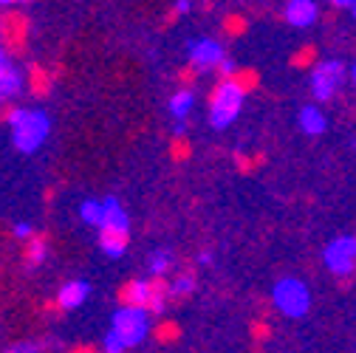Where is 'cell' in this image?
I'll return each instance as SVG.
<instances>
[{
	"mask_svg": "<svg viewBox=\"0 0 356 353\" xmlns=\"http://www.w3.org/2000/svg\"><path fill=\"white\" fill-rule=\"evenodd\" d=\"M246 94H249V85L241 76L220 79L215 85V91L209 97V124H212V130H227L241 116Z\"/></svg>",
	"mask_w": 356,
	"mask_h": 353,
	"instance_id": "7a4b0ae2",
	"label": "cell"
},
{
	"mask_svg": "<svg viewBox=\"0 0 356 353\" xmlns=\"http://www.w3.org/2000/svg\"><path fill=\"white\" fill-rule=\"evenodd\" d=\"M167 291H170V299H184L195 291V277L193 274H178L175 280L167 283Z\"/></svg>",
	"mask_w": 356,
	"mask_h": 353,
	"instance_id": "d6986e66",
	"label": "cell"
},
{
	"mask_svg": "<svg viewBox=\"0 0 356 353\" xmlns=\"http://www.w3.org/2000/svg\"><path fill=\"white\" fill-rule=\"evenodd\" d=\"M272 305L289 320H300L311 311V288L297 277H280L272 288Z\"/></svg>",
	"mask_w": 356,
	"mask_h": 353,
	"instance_id": "3957f363",
	"label": "cell"
},
{
	"mask_svg": "<svg viewBox=\"0 0 356 353\" xmlns=\"http://www.w3.org/2000/svg\"><path fill=\"white\" fill-rule=\"evenodd\" d=\"M9 130H12V142L20 153L31 156L46 145L51 133V116L42 108H12L6 113Z\"/></svg>",
	"mask_w": 356,
	"mask_h": 353,
	"instance_id": "6da1fadb",
	"label": "cell"
},
{
	"mask_svg": "<svg viewBox=\"0 0 356 353\" xmlns=\"http://www.w3.org/2000/svg\"><path fill=\"white\" fill-rule=\"evenodd\" d=\"M190 9H193V3H190V0H178V3L172 6V12H175V15H187Z\"/></svg>",
	"mask_w": 356,
	"mask_h": 353,
	"instance_id": "cb8c5ba5",
	"label": "cell"
},
{
	"mask_svg": "<svg viewBox=\"0 0 356 353\" xmlns=\"http://www.w3.org/2000/svg\"><path fill=\"white\" fill-rule=\"evenodd\" d=\"M42 347L37 345V342H20V345H15L9 353H40Z\"/></svg>",
	"mask_w": 356,
	"mask_h": 353,
	"instance_id": "7402d4cb",
	"label": "cell"
},
{
	"mask_svg": "<svg viewBox=\"0 0 356 353\" xmlns=\"http://www.w3.org/2000/svg\"><path fill=\"white\" fill-rule=\"evenodd\" d=\"M283 17L294 28H311L320 17V6L314 0H289L283 6Z\"/></svg>",
	"mask_w": 356,
	"mask_h": 353,
	"instance_id": "9c48e42d",
	"label": "cell"
},
{
	"mask_svg": "<svg viewBox=\"0 0 356 353\" xmlns=\"http://www.w3.org/2000/svg\"><path fill=\"white\" fill-rule=\"evenodd\" d=\"M23 91V71L12 63L9 51L0 46V102H9Z\"/></svg>",
	"mask_w": 356,
	"mask_h": 353,
	"instance_id": "ba28073f",
	"label": "cell"
},
{
	"mask_svg": "<svg viewBox=\"0 0 356 353\" xmlns=\"http://www.w3.org/2000/svg\"><path fill=\"white\" fill-rule=\"evenodd\" d=\"M198 263L201 266H209V263H215V254L212 252H198Z\"/></svg>",
	"mask_w": 356,
	"mask_h": 353,
	"instance_id": "d4e9b609",
	"label": "cell"
},
{
	"mask_svg": "<svg viewBox=\"0 0 356 353\" xmlns=\"http://www.w3.org/2000/svg\"><path fill=\"white\" fill-rule=\"evenodd\" d=\"M79 217L85 220L88 227L102 229V224H105V206H102V201L99 198H85L79 204Z\"/></svg>",
	"mask_w": 356,
	"mask_h": 353,
	"instance_id": "e0dca14e",
	"label": "cell"
},
{
	"mask_svg": "<svg viewBox=\"0 0 356 353\" xmlns=\"http://www.w3.org/2000/svg\"><path fill=\"white\" fill-rule=\"evenodd\" d=\"M187 57L198 74H207V71H215V68L224 65L227 49H224V42L215 40V37H193L187 42Z\"/></svg>",
	"mask_w": 356,
	"mask_h": 353,
	"instance_id": "52a82bcc",
	"label": "cell"
},
{
	"mask_svg": "<svg viewBox=\"0 0 356 353\" xmlns=\"http://www.w3.org/2000/svg\"><path fill=\"white\" fill-rule=\"evenodd\" d=\"M172 133H175V139H181V136L187 133V122H178V124H175V130H172Z\"/></svg>",
	"mask_w": 356,
	"mask_h": 353,
	"instance_id": "484cf974",
	"label": "cell"
},
{
	"mask_svg": "<svg viewBox=\"0 0 356 353\" xmlns=\"http://www.w3.org/2000/svg\"><path fill=\"white\" fill-rule=\"evenodd\" d=\"M15 238L29 243V240L34 238V227L29 224V220H17V224H15Z\"/></svg>",
	"mask_w": 356,
	"mask_h": 353,
	"instance_id": "44dd1931",
	"label": "cell"
},
{
	"mask_svg": "<svg viewBox=\"0 0 356 353\" xmlns=\"http://www.w3.org/2000/svg\"><path fill=\"white\" fill-rule=\"evenodd\" d=\"M127 235H122V232H99V249H102V254H108V257H122L124 252H127Z\"/></svg>",
	"mask_w": 356,
	"mask_h": 353,
	"instance_id": "2e32d148",
	"label": "cell"
},
{
	"mask_svg": "<svg viewBox=\"0 0 356 353\" xmlns=\"http://www.w3.org/2000/svg\"><path fill=\"white\" fill-rule=\"evenodd\" d=\"M111 331L127 345V347H136L147 339L150 334V314L145 308H133V305H122L119 311H113L111 317Z\"/></svg>",
	"mask_w": 356,
	"mask_h": 353,
	"instance_id": "5b68a950",
	"label": "cell"
},
{
	"mask_svg": "<svg viewBox=\"0 0 356 353\" xmlns=\"http://www.w3.org/2000/svg\"><path fill=\"white\" fill-rule=\"evenodd\" d=\"M46 257H49V240L42 238V235H34V238L26 243V254H23V260L29 263V269H37Z\"/></svg>",
	"mask_w": 356,
	"mask_h": 353,
	"instance_id": "ac0fdd59",
	"label": "cell"
},
{
	"mask_svg": "<svg viewBox=\"0 0 356 353\" xmlns=\"http://www.w3.org/2000/svg\"><path fill=\"white\" fill-rule=\"evenodd\" d=\"M150 294H153V280L145 277H133L124 283L122 288V305H133V308H145L150 305Z\"/></svg>",
	"mask_w": 356,
	"mask_h": 353,
	"instance_id": "4fadbf2b",
	"label": "cell"
},
{
	"mask_svg": "<svg viewBox=\"0 0 356 353\" xmlns=\"http://www.w3.org/2000/svg\"><path fill=\"white\" fill-rule=\"evenodd\" d=\"M323 266L339 277L348 280L356 274V235H337L323 249Z\"/></svg>",
	"mask_w": 356,
	"mask_h": 353,
	"instance_id": "8992f818",
	"label": "cell"
},
{
	"mask_svg": "<svg viewBox=\"0 0 356 353\" xmlns=\"http://www.w3.org/2000/svg\"><path fill=\"white\" fill-rule=\"evenodd\" d=\"M345 79H348V68L342 60H334V57L320 60L311 68V97H314L317 105L331 102L345 85Z\"/></svg>",
	"mask_w": 356,
	"mask_h": 353,
	"instance_id": "277c9868",
	"label": "cell"
},
{
	"mask_svg": "<svg viewBox=\"0 0 356 353\" xmlns=\"http://www.w3.org/2000/svg\"><path fill=\"white\" fill-rule=\"evenodd\" d=\"M102 206H105V224L102 229L105 232H122V235H130V215L127 209L119 204L116 195H105L102 198ZM99 229V232H102Z\"/></svg>",
	"mask_w": 356,
	"mask_h": 353,
	"instance_id": "8fae6325",
	"label": "cell"
},
{
	"mask_svg": "<svg viewBox=\"0 0 356 353\" xmlns=\"http://www.w3.org/2000/svg\"><path fill=\"white\" fill-rule=\"evenodd\" d=\"M170 269H172V252L170 249L150 252V257H147V274H150V280H161Z\"/></svg>",
	"mask_w": 356,
	"mask_h": 353,
	"instance_id": "9a60e30c",
	"label": "cell"
},
{
	"mask_svg": "<svg viewBox=\"0 0 356 353\" xmlns=\"http://www.w3.org/2000/svg\"><path fill=\"white\" fill-rule=\"evenodd\" d=\"M102 350H105V353H124V350H127V345H124L113 331H108V334H105V339H102Z\"/></svg>",
	"mask_w": 356,
	"mask_h": 353,
	"instance_id": "ffe728a7",
	"label": "cell"
},
{
	"mask_svg": "<svg viewBox=\"0 0 356 353\" xmlns=\"http://www.w3.org/2000/svg\"><path fill=\"white\" fill-rule=\"evenodd\" d=\"M348 76H350V82H353V85H356V63H353V65H350V68H348Z\"/></svg>",
	"mask_w": 356,
	"mask_h": 353,
	"instance_id": "4316f807",
	"label": "cell"
},
{
	"mask_svg": "<svg viewBox=\"0 0 356 353\" xmlns=\"http://www.w3.org/2000/svg\"><path fill=\"white\" fill-rule=\"evenodd\" d=\"M193 108H195V91H193V88H181V91H175L170 97V102H167V110L175 119V124L178 122H187V116L193 113Z\"/></svg>",
	"mask_w": 356,
	"mask_h": 353,
	"instance_id": "5bb4252c",
	"label": "cell"
},
{
	"mask_svg": "<svg viewBox=\"0 0 356 353\" xmlns=\"http://www.w3.org/2000/svg\"><path fill=\"white\" fill-rule=\"evenodd\" d=\"M88 294H91V283L88 280H68L57 291V305L63 311H74V308H79L88 299Z\"/></svg>",
	"mask_w": 356,
	"mask_h": 353,
	"instance_id": "7c38bea8",
	"label": "cell"
},
{
	"mask_svg": "<svg viewBox=\"0 0 356 353\" xmlns=\"http://www.w3.org/2000/svg\"><path fill=\"white\" fill-rule=\"evenodd\" d=\"M334 9H339V12L345 9V12L356 20V0H334Z\"/></svg>",
	"mask_w": 356,
	"mask_h": 353,
	"instance_id": "603a6c76",
	"label": "cell"
},
{
	"mask_svg": "<svg viewBox=\"0 0 356 353\" xmlns=\"http://www.w3.org/2000/svg\"><path fill=\"white\" fill-rule=\"evenodd\" d=\"M297 127L302 130L305 136H323L328 130V116L323 110V105L317 102H308L297 110Z\"/></svg>",
	"mask_w": 356,
	"mask_h": 353,
	"instance_id": "30bf717a",
	"label": "cell"
}]
</instances>
